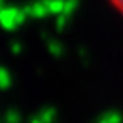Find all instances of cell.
<instances>
[{"label":"cell","instance_id":"obj_1","mask_svg":"<svg viewBox=\"0 0 123 123\" xmlns=\"http://www.w3.org/2000/svg\"><path fill=\"white\" fill-rule=\"evenodd\" d=\"M108 4H110L117 13H121V15H123V0H108Z\"/></svg>","mask_w":123,"mask_h":123}]
</instances>
